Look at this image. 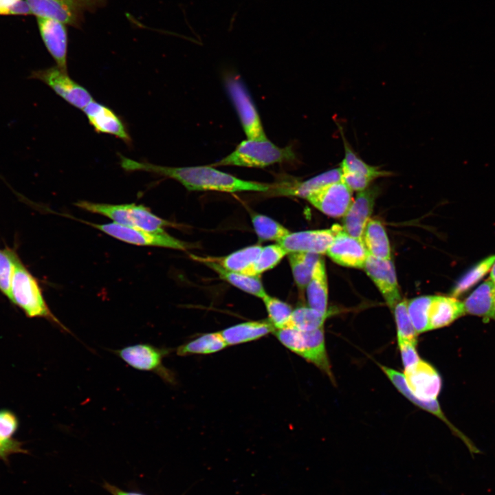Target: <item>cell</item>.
<instances>
[{"instance_id": "cell-30", "label": "cell", "mask_w": 495, "mask_h": 495, "mask_svg": "<svg viewBox=\"0 0 495 495\" xmlns=\"http://www.w3.org/2000/svg\"><path fill=\"white\" fill-rule=\"evenodd\" d=\"M342 170L340 167L333 168L310 179L287 187L282 191L284 195L305 198L311 192L327 184L340 181Z\"/></svg>"}, {"instance_id": "cell-21", "label": "cell", "mask_w": 495, "mask_h": 495, "mask_svg": "<svg viewBox=\"0 0 495 495\" xmlns=\"http://www.w3.org/2000/svg\"><path fill=\"white\" fill-rule=\"evenodd\" d=\"M465 314L495 320V286L490 278L482 283L463 302Z\"/></svg>"}, {"instance_id": "cell-11", "label": "cell", "mask_w": 495, "mask_h": 495, "mask_svg": "<svg viewBox=\"0 0 495 495\" xmlns=\"http://www.w3.org/2000/svg\"><path fill=\"white\" fill-rule=\"evenodd\" d=\"M352 192L340 180L322 186L305 199L326 215L340 217L345 214L353 201Z\"/></svg>"}, {"instance_id": "cell-14", "label": "cell", "mask_w": 495, "mask_h": 495, "mask_svg": "<svg viewBox=\"0 0 495 495\" xmlns=\"http://www.w3.org/2000/svg\"><path fill=\"white\" fill-rule=\"evenodd\" d=\"M404 375L415 398L425 401L437 399L442 381L438 371L430 363L421 359L413 366L404 370Z\"/></svg>"}, {"instance_id": "cell-15", "label": "cell", "mask_w": 495, "mask_h": 495, "mask_svg": "<svg viewBox=\"0 0 495 495\" xmlns=\"http://www.w3.org/2000/svg\"><path fill=\"white\" fill-rule=\"evenodd\" d=\"M82 111L96 132L113 135L128 146L132 145L126 124L111 109L93 100Z\"/></svg>"}, {"instance_id": "cell-36", "label": "cell", "mask_w": 495, "mask_h": 495, "mask_svg": "<svg viewBox=\"0 0 495 495\" xmlns=\"http://www.w3.org/2000/svg\"><path fill=\"white\" fill-rule=\"evenodd\" d=\"M267 312L268 320L276 329L288 326L292 307L287 302L266 294L262 298Z\"/></svg>"}, {"instance_id": "cell-23", "label": "cell", "mask_w": 495, "mask_h": 495, "mask_svg": "<svg viewBox=\"0 0 495 495\" xmlns=\"http://www.w3.org/2000/svg\"><path fill=\"white\" fill-rule=\"evenodd\" d=\"M275 328L268 319L247 321L230 326L220 331L227 346L254 341L273 333Z\"/></svg>"}, {"instance_id": "cell-17", "label": "cell", "mask_w": 495, "mask_h": 495, "mask_svg": "<svg viewBox=\"0 0 495 495\" xmlns=\"http://www.w3.org/2000/svg\"><path fill=\"white\" fill-rule=\"evenodd\" d=\"M41 39L59 68L67 71L68 33L67 25L55 19L36 18Z\"/></svg>"}, {"instance_id": "cell-37", "label": "cell", "mask_w": 495, "mask_h": 495, "mask_svg": "<svg viewBox=\"0 0 495 495\" xmlns=\"http://www.w3.org/2000/svg\"><path fill=\"white\" fill-rule=\"evenodd\" d=\"M397 341L408 340L417 342L418 333L408 313L407 300H402L393 308Z\"/></svg>"}, {"instance_id": "cell-3", "label": "cell", "mask_w": 495, "mask_h": 495, "mask_svg": "<svg viewBox=\"0 0 495 495\" xmlns=\"http://www.w3.org/2000/svg\"><path fill=\"white\" fill-rule=\"evenodd\" d=\"M74 204L84 210L105 216L118 224L148 232H164V228L177 226L157 217L142 204L115 205L82 200Z\"/></svg>"}, {"instance_id": "cell-39", "label": "cell", "mask_w": 495, "mask_h": 495, "mask_svg": "<svg viewBox=\"0 0 495 495\" xmlns=\"http://www.w3.org/2000/svg\"><path fill=\"white\" fill-rule=\"evenodd\" d=\"M404 370L416 364L420 360L417 350V342L400 340L397 341Z\"/></svg>"}, {"instance_id": "cell-5", "label": "cell", "mask_w": 495, "mask_h": 495, "mask_svg": "<svg viewBox=\"0 0 495 495\" xmlns=\"http://www.w3.org/2000/svg\"><path fill=\"white\" fill-rule=\"evenodd\" d=\"M294 160L295 153L291 146L280 148L267 139H248L242 141L232 153L211 166L263 168Z\"/></svg>"}, {"instance_id": "cell-7", "label": "cell", "mask_w": 495, "mask_h": 495, "mask_svg": "<svg viewBox=\"0 0 495 495\" xmlns=\"http://www.w3.org/2000/svg\"><path fill=\"white\" fill-rule=\"evenodd\" d=\"M83 222L115 239L130 244L161 247L178 250H186L190 247L188 243L176 239L165 232H148L115 222L102 224L92 223L84 221Z\"/></svg>"}, {"instance_id": "cell-29", "label": "cell", "mask_w": 495, "mask_h": 495, "mask_svg": "<svg viewBox=\"0 0 495 495\" xmlns=\"http://www.w3.org/2000/svg\"><path fill=\"white\" fill-rule=\"evenodd\" d=\"M295 283L300 289H305L309 283L315 265L320 255L307 252H292L287 254Z\"/></svg>"}, {"instance_id": "cell-2", "label": "cell", "mask_w": 495, "mask_h": 495, "mask_svg": "<svg viewBox=\"0 0 495 495\" xmlns=\"http://www.w3.org/2000/svg\"><path fill=\"white\" fill-rule=\"evenodd\" d=\"M8 300L20 308L27 317L44 318L70 333L51 311L38 280L19 255L14 261Z\"/></svg>"}, {"instance_id": "cell-43", "label": "cell", "mask_w": 495, "mask_h": 495, "mask_svg": "<svg viewBox=\"0 0 495 495\" xmlns=\"http://www.w3.org/2000/svg\"><path fill=\"white\" fill-rule=\"evenodd\" d=\"M25 452L21 443L12 439L0 440V459H6L14 453Z\"/></svg>"}, {"instance_id": "cell-28", "label": "cell", "mask_w": 495, "mask_h": 495, "mask_svg": "<svg viewBox=\"0 0 495 495\" xmlns=\"http://www.w3.org/2000/svg\"><path fill=\"white\" fill-rule=\"evenodd\" d=\"M262 249L260 245L245 247L223 257L209 258L223 268L236 272L244 273L255 262Z\"/></svg>"}, {"instance_id": "cell-16", "label": "cell", "mask_w": 495, "mask_h": 495, "mask_svg": "<svg viewBox=\"0 0 495 495\" xmlns=\"http://www.w3.org/2000/svg\"><path fill=\"white\" fill-rule=\"evenodd\" d=\"M336 232V224L330 229L290 232L280 243L289 253L326 254Z\"/></svg>"}, {"instance_id": "cell-33", "label": "cell", "mask_w": 495, "mask_h": 495, "mask_svg": "<svg viewBox=\"0 0 495 495\" xmlns=\"http://www.w3.org/2000/svg\"><path fill=\"white\" fill-rule=\"evenodd\" d=\"M288 254V252L279 243L262 247L261 251L254 264L244 273L245 274L260 276L275 266Z\"/></svg>"}, {"instance_id": "cell-32", "label": "cell", "mask_w": 495, "mask_h": 495, "mask_svg": "<svg viewBox=\"0 0 495 495\" xmlns=\"http://www.w3.org/2000/svg\"><path fill=\"white\" fill-rule=\"evenodd\" d=\"M251 221L260 241H272L278 243L290 233L283 225L266 215L252 214Z\"/></svg>"}, {"instance_id": "cell-38", "label": "cell", "mask_w": 495, "mask_h": 495, "mask_svg": "<svg viewBox=\"0 0 495 495\" xmlns=\"http://www.w3.org/2000/svg\"><path fill=\"white\" fill-rule=\"evenodd\" d=\"M17 256L15 249L10 248L0 249V292L8 299L14 261Z\"/></svg>"}, {"instance_id": "cell-20", "label": "cell", "mask_w": 495, "mask_h": 495, "mask_svg": "<svg viewBox=\"0 0 495 495\" xmlns=\"http://www.w3.org/2000/svg\"><path fill=\"white\" fill-rule=\"evenodd\" d=\"M190 257L193 260L204 263L214 271L221 279L248 294L260 298H262L267 294L260 276H250L241 272L228 270L217 263L212 261L209 256L201 257L191 254Z\"/></svg>"}, {"instance_id": "cell-18", "label": "cell", "mask_w": 495, "mask_h": 495, "mask_svg": "<svg viewBox=\"0 0 495 495\" xmlns=\"http://www.w3.org/2000/svg\"><path fill=\"white\" fill-rule=\"evenodd\" d=\"M377 192L375 188H368L358 192L343 216L342 227L345 232L362 239L366 225L371 219Z\"/></svg>"}, {"instance_id": "cell-4", "label": "cell", "mask_w": 495, "mask_h": 495, "mask_svg": "<svg viewBox=\"0 0 495 495\" xmlns=\"http://www.w3.org/2000/svg\"><path fill=\"white\" fill-rule=\"evenodd\" d=\"M273 333L287 349L314 364L333 380L326 350L324 327L312 331L287 327L276 329Z\"/></svg>"}, {"instance_id": "cell-42", "label": "cell", "mask_w": 495, "mask_h": 495, "mask_svg": "<svg viewBox=\"0 0 495 495\" xmlns=\"http://www.w3.org/2000/svg\"><path fill=\"white\" fill-rule=\"evenodd\" d=\"M341 180L352 190L360 192L368 188L373 179L357 174L342 172Z\"/></svg>"}, {"instance_id": "cell-9", "label": "cell", "mask_w": 495, "mask_h": 495, "mask_svg": "<svg viewBox=\"0 0 495 495\" xmlns=\"http://www.w3.org/2000/svg\"><path fill=\"white\" fill-rule=\"evenodd\" d=\"M116 354L131 367L158 375L168 383H174L173 373L163 365L164 358L170 349L150 344H137L116 350Z\"/></svg>"}, {"instance_id": "cell-10", "label": "cell", "mask_w": 495, "mask_h": 495, "mask_svg": "<svg viewBox=\"0 0 495 495\" xmlns=\"http://www.w3.org/2000/svg\"><path fill=\"white\" fill-rule=\"evenodd\" d=\"M226 87L248 139L266 140L258 113L243 83L230 78L226 81Z\"/></svg>"}, {"instance_id": "cell-8", "label": "cell", "mask_w": 495, "mask_h": 495, "mask_svg": "<svg viewBox=\"0 0 495 495\" xmlns=\"http://www.w3.org/2000/svg\"><path fill=\"white\" fill-rule=\"evenodd\" d=\"M28 78L43 82L64 100L79 109L82 110L93 100L91 95L84 87L74 81L67 71L58 66L34 70Z\"/></svg>"}, {"instance_id": "cell-26", "label": "cell", "mask_w": 495, "mask_h": 495, "mask_svg": "<svg viewBox=\"0 0 495 495\" xmlns=\"http://www.w3.org/2000/svg\"><path fill=\"white\" fill-rule=\"evenodd\" d=\"M344 145V157L340 168L342 172L357 174L368 177L373 180L389 174L382 170L379 167L369 165L365 162L351 148L346 139L342 127L338 125Z\"/></svg>"}, {"instance_id": "cell-12", "label": "cell", "mask_w": 495, "mask_h": 495, "mask_svg": "<svg viewBox=\"0 0 495 495\" xmlns=\"http://www.w3.org/2000/svg\"><path fill=\"white\" fill-rule=\"evenodd\" d=\"M326 254L335 263L355 268H363L368 256L362 240L350 235L338 224Z\"/></svg>"}, {"instance_id": "cell-44", "label": "cell", "mask_w": 495, "mask_h": 495, "mask_svg": "<svg viewBox=\"0 0 495 495\" xmlns=\"http://www.w3.org/2000/svg\"><path fill=\"white\" fill-rule=\"evenodd\" d=\"M104 487L112 495H144L142 494L135 492H125L114 485H110L107 483L104 484Z\"/></svg>"}, {"instance_id": "cell-41", "label": "cell", "mask_w": 495, "mask_h": 495, "mask_svg": "<svg viewBox=\"0 0 495 495\" xmlns=\"http://www.w3.org/2000/svg\"><path fill=\"white\" fill-rule=\"evenodd\" d=\"M0 14L30 15L31 12L25 0H0Z\"/></svg>"}, {"instance_id": "cell-25", "label": "cell", "mask_w": 495, "mask_h": 495, "mask_svg": "<svg viewBox=\"0 0 495 495\" xmlns=\"http://www.w3.org/2000/svg\"><path fill=\"white\" fill-rule=\"evenodd\" d=\"M362 240L369 255L385 260L390 259L389 241L380 221L369 219L364 230Z\"/></svg>"}, {"instance_id": "cell-1", "label": "cell", "mask_w": 495, "mask_h": 495, "mask_svg": "<svg viewBox=\"0 0 495 495\" xmlns=\"http://www.w3.org/2000/svg\"><path fill=\"white\" fill-rule=\"evenodd\" d=\"M121 167L126 171H144L171 178L190 191L215 190L226 192L242 191L267 192L271 186L247 181L217 170L210 166L170 167L138 162L118 155Z\"/></svg>"}, {"instance_id": "cell-13", "label": "cell", "mask_w": 495, "mask_h": 495, "mask_svg": "<svg viewBox=\"0 0 495 495\" xmlns=\"http://www.w3.org/2000/svg\"><path fill=\"white\" fill-rule=\"evenodd\" d=\"M363 268L393 311L395 306L402 300V298L392 261L368 254Z\"/></svg>"}, {"instance_id": "cell-24", "label": "cell", "mask_w": 495, "mask_h": 495, "mask_svg": "<svg viewBox=\"0 0 495 495\" xmlns=\"http://www.w3.org/2000/svg\"><path fill=\"white\" fill-rule=\"evenodd\" d=\"M308 306L322 314H328V284L325 263L321 257L316 262L306 287Z\"/></svg>"}, {"instance_id": "cell-31", "label": "cell", "mask_w": 495, "mask_h": 495, "mask_svg": "<svg viewBox=\"0 0 495 495\" xmlns=\"http://www.w3.org/2000/svg\"><path fill=\"white\" fill-rule=\"evenodd\" d=\"M494 262L495 255H490L474 265L456 283L451 296L456 298L466 293L490 272Z\"/></svg>"}, {"instance_id": "cell-27", "label": "cell", "mask_w": 495, "mask_h": 495, "mask_svg": "<svg viewBox=\"0 0 495 495\" xmlns=\"http://www.w3.org/2000/svg\"><path fill=\"white\" fill-rule=\"evenodd\" d=\"M227 346L220 331L203 334L181 346L177 350L180 356L189 355H206L220 351Z\"/></svg>"}, {"instance_id": "cell-40", "label": "cell", "mask_w": 495, "mask_h": 495, "mask_svg": "<svg viewBox=\"0 0 495 495\" xmlns=\"http://www.w3.org/2000/svg\"><path fill=\"white\" fill-rule=\"evenodd\" d=\"M18 419L12 412L0 410V438L10 439L18 428Z\"/></svg>"}, {"instance_id": "cell-35", "label": "cell", "mask_w": 495, "mask_h": 495, "mask_svg": "<svg viewBox=\"0 0 495 495\" xmlns=\"http://www.w3.org/2000/svg\"><path fill=\"white\" fill-rule=\"evenodd\" d=\"M433 296H422L407 301L410 320L418 333L429 330V309Z\"/></svg>"}, {"instance_id": "cell-19", "label": "cell", "mask_w": 495, "mask_h": 495, "mask_svg": "<svg viewBox=\"0 0 495 495\" xmlns=\"http://www.w3.org/2000/svg\"><path fill=\"white\" fill-rule=\"evenodd\" d=\"M380 368L383 371L387 377L390 380L394 386L406 398L410 400L415 405L426 410L443 421L452 430V432L461 437L468 445L469 441L466 437L456 429L452 423L447 419L441 406L437 399L433 400H421L415 398L410 392L403 373L396 371L392 368L386 366L380 365Z\"/></svg>"}, {"instance_id": "cell-34", "label": "cell", "mask_w": 495, "mask_h": 495, "mask_svg": "<svg viewBox=\"0 0 495 495\" xmlns=\"http://www.w3.org/2000/svg\"><path fill=\"white\" fill-rule=\"evenodd\" d=\"M328 314H322L308 307L293 309L287 327L301 331H312L324 327Z\"/></svg>"}, {"instance_id": "cell-22", "label": "cell", "mask_w": 495, "mask_h": 495, "mask_svg": "<svg viewBox=\"0 0 495 495\" xmlns=\"http://www.w3.org/2000/svg\"><path fill=\"white\" fill-rule=\"evenodd\" d=\"M465 314L463 303L456 298L433 296L429 309V330L448 326Z\"/></svg>"}, {"instance_id": "cell-6", "label": "cell", "mask_w": 495, "mask_h": 495, "mask_svg": "<svg viewBox=\"0 0 495 495\" xmlns=\"http://www.w3.org/2000/svg\"><path fill=\"white\" fill-rule=\"evenodd\" d=\"M31 14L49 18L75 28H81L86 12L104 7L108 0H25Z\"/></svg>"}, {"instance_id": "cell-45", "label": "cell", "mask_w": 495, "mask_h": 495, "mask_svg": "<svg viewBox=\"0 0 495 495\" xmlns=\"http://www.w3.org/2000/svg\"><path fill=\"white\" fill-rule=\"evenodd\" d=\"M495 286V262L490 270V277L489 278Z\"/></svg>"}, {"instance_id": "cell-46", "label": "cell", "mask_w": 495, "mask_h": 495, "mask_svg": "<svg viewBox=\"0 0 495 495\" xmlns=\"http://www.w3.org/2000/svg\"><path fill=\"white\" fill-rule=\"evenodd\" d=\"M3 439H1V438H0V440H3Z\"/></svg>"}]
</instances>
